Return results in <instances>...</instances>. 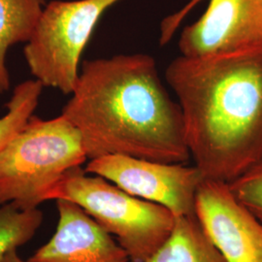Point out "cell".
<instances>
[{
    "label": "cell",
    "instance_id": "cell-1",
    "mask_svg": "<svg viewBox=\"0 0 262 262\" xmlns=\"http://www.w3.org/2000/svg\"><path fill=\"white\" fill-rule=\"evenodd\" d=\"M61 115L81 132L89 160L123 155L185 163L190 158L181 106L149 55L84 61Z\"/></svg>",
    "mask_w": 262,
    "mask_h": 262
},
{
    "label": "cell",
    "instance_id": "cell-2",
    "mask_svg": "<svg viewBox=\"0 0 262 262\" xmlns=\"http://www.w3.org/2000/svg\"><path fill=\"white\" fill-rule=\"evenodd\" d=\"M177 95L190 157L204 179L231 183L262 161V47L176 57Z\"/></svg>",
    "mask_w": 262,
    "mask_h": 262
},
{
    "label": "cell",
    "instance_id": "cell-3",
    "mask_svg": "<svg viewBox=\"0 0 262 262\" xmlns=\"http://www.w3.org/2000/svg\"><path fill=\"white\" fill-rule=\"evenodd\" d=\"M88 160L81 132L63 115L32 116L0 151V203L35 209Z\"/></svg>",
    "mask_w": 262,
    "mask_h": 262
},
{
    "label": "cell",
    "instance_id": "cell-4",
    "mask_svg": "<svg viewBox=\"0 0 262 262\" xmlns=\"http://www.w3.org/2000/svg\"><path fill=\"white\" fill-rule=\"evenodd\" d=\"M57 199L81 207L116 237L131 262L150 258L168 239L175 224V215L167 208L130 195L81 167L71 170L56 185L50 200Z\"/></svg>",
    "mask_w": 262,
    "mask_h": 262
},
{
    "label": "cell",
    "instance_id": "cell-5",
    "mask_svg": "<svg viewBox=\"0 0 262 262\" xmlns=\"http://www.w3.org/2000/svg\"><path fill=\"white\" fill-rule=\"evenodd\" d=\"M121 0H53L44 6L24 55L35 80L71 94L84 48L104 13Z\"/></svg>",
    "mask_w": 262,
    "mask_h": 262
},
{
    "label": "cell",
    "instance_id": "cell-6",
    "mask_svg": "<svg viewBox=\"0 0 262 262\" xmlns=\"http://www.w3.org/2000/svg\"><path fill=\"white\" fill-rule=\"evenodd\" d=\"M202 0H190L162 20L160 44H167L187 14ZM181 55L216 56L262 47V0H208L205 13L185 28L179 39Z\"/></svg>",
    "mask_w": 262,
    "mask_h": 262
},
{
    "label": "cell",
    "instance_id": "cell-7",
    "mask_svg": "<svg viewBox=\"0 0 262 262\" xmlns=\"http://www.w3.org/2000/svg\"><path fill=\"white\" fill-rule=\"evenodd\" d=\"M84 171L130 195L164 206L175 216L195 214L198 187L204 177L196 166L107 155L90 159Z\"/></svg>",
    "mask_w": 262,
    "mask_h": 262
},
{
    "label": "cell",
    "instance_id": "cell-8",
    "mask_svg": "<svg viewBox=\"0 0 262 262\" xmlns=\"http://www.w3.org/2000/svg\"><path fill=\"white\" fill-rule=\"evenodd\" d=\"M195 214L226 262H262V223L236 198L228 183L203 179Z\"/></svg>",
    "mask_w": 262,
    "mask_h": 262
},
{
    "label": "cell",
    "instance_id": "cell-9",
    "mask_svg": "<svg viewBox=\"0 0 262 262\" xmlns=\"http://www.w3.org/2000/svg\"><path fill=\"white\" fill-rule=\"evenodd\" d=\"M56 232L28 262H129V256L102 226L75 203L57 199Z\"/></svg>",
    "mask_w": 262,
    "mask_h": 262
},
{
    "label": "cell",
    "instance_id": "cell-10",
    "mask_svg": "<svg viewBox=\"0 0 262 262\" xmlns=\"http://www.w3.org/2000/svg\"><path fill=\"white\" fill-rule=\"evenodd\" d=\"M144 262H226L196 215L175 216L168 239Z\"/></svg>",
    "mask_w": 262,
    "mask_h": 262
},
{
    "label": "cell",
    "instance_id": "cell-11",
    "mask_svg": "<svg viewBox=\"0 0 262 262\" xmlns=\"http://www.w3.org/2000/svg\"><path fill=\"white\" fill-rule=\"evenodd\" d=\"M44 6V0H0V93L11 86L6 63L10 48L30 39Z\"/></svg>",
    "mask_w": 262,
    "mask_h": 262
},
{
    "label": "cell",
    "instance_id": "cell-12",
    "mask_svg": "<svg viewBox=\"0 0 262 262\" xmlns=\"http://www.w3.org/2000/svg\"><path fill=\"white\" fill-rule=\"evenodd\" d=\"M43 222L38 209H23L15 203H0V260L29 242Z\"/></svg>",
    "mask_w": 262,
    "mask_h": 262
},
{
    "label": "cell",
    "instance_id": "cell-13",
    "mask_svg": "<svg viewBox=\"0 0 262 262\" xmlns=\"http://www.w3.org/2000/svg\"><path fill=\"white\" fill-rule=\"evenodd\" d=\"M43 86L37 80H28L13 91L7 111L0 118V151L33 116Z\"/></svg>",
    "mask_w": 262,
    "mask_h": 262
},
{
    "label": "cell",
    "instance_id": "cell-14",
    "mask_svg": "<svg viewBox=\"0 0 262 262\" xmlns=\"http://www.w3.org/2000/svg\"><path fill=\"white\" fill-rule=\"evenodd\" d=\"M228 184L236 198L262 223V161Z\"/></svg>",
    "mask_w": 262,
    "mask_h": 262
},
{
    "label": "cell",
    "instance_id": "cell-15",
    "mask_svg": "<svg viewBox=\"0 0 262 262\" xmlns=\"http://www.w3.org/2000/svg\"><path fill=\"white\" fill-rule=\"evenodd\" d=\"M0 262H28V260H23L18 253V250H13L7 253Z\"/></svg>",
    "mask_w": 262,
    "mask_h": 262
}]
</instances>
